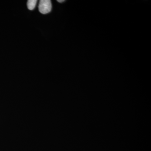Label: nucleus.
<instances>
[{"mask_svg": "<svg viewBox=\"0 0 151 151\" xmlns=\"http://www.w3.org/2000/svg\"><path fill=\"white\" fill-rule=\"evenodd\" d=\"M57 1L59 3H62L63 2L65 1L64 0H58V1Z\"/></svg>", "mask_w": 151, "mask_h": 151, "instance_id": "7ed1b4c3", "label": "nucleus"}, {"mask_svg": "<svg viewBox=\"0 0 151 151\" xmlns=\"http://www.w3.org/2000/svg\"><path fill=\"white\" fill-rule=\"evenodd\" d=\"M37 3V1L36 0H29L27 1V3L28 9L29 10H33L35 8Z\"/></svg>", "mask_w": 151, "mask_h": 151, "instance_id": "f03ea898", "label": "nucleus"}, {"mask_svg": "<svg viewBox=\"0 0 151 151\" xmlns=\"http://www.w3.org/2000/svg\"><path fill=\"white\" fill-rule=\"evenodd\" d=\"M39 11L41 13L45 14L51 12L52 4L50 0H41L39 4Z\"/></svg>", "mask_w": 151, "mask_h": 151, "instance_id": "f257e3e1", "label": "nucleus"}]
</instances>
